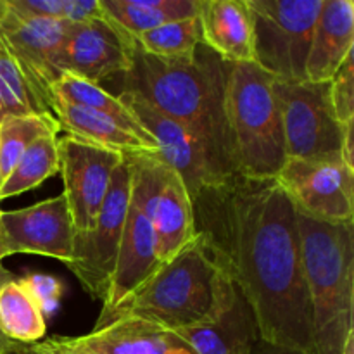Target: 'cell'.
I'll return each instance as SVG.
<instances>
[{
    "label": "cell",
    "mask_w": 354,
    "mask_h": 354,
    "mask_svg": "<svg viewBox=\"0 0 354 354\" xmlns=\"http://www.w3.org/2000/svg\"><path fill=\"white\" fill-rule=\"evenodd\" d=\"M14 279H16V277H14V273H12V272H9V270L3 268V266L0 265V287H2L3 283L10 282V280H14ZM14 344H17V342L9 341V339L3 337V335L0 334V353L6 351V349H9L10 346H14Z\"/></svg>",
    "instance_id": "cell-33"
},
{
    "label": "cell",
    "mask_w": 354,
    "mask_h": 354,
    "mask_svg": "<svg viewBox=\"0 0 354 354\" xmlns=\"http://www.w3.org/2000/svg\"><path fill=\"white\" fill-rule=\"evenodd\" d=\"M104 17L133 40L173 21L196 17L199 0H99Z\"/></svg>",
    "instance_id": "cell-22"
},
{
    "label": "cell",
    "mask_w": 354,
    "mask_h": 354,
    "mask_svg": "<svg viewBox=\"0 0 354 354\" xmlns=\"http://www.w3.org/2000/svg\"><path fill=\"white\" fill-rule=\"evenodd\" d=\"M23 286L30 290L33 299L40 306L44 317L54 313L59 306V299L62 294V286L55 277L45 273H30L24 279H19Z\"/></svg>",
    "instance_id": "cell-30"
},
{
    "label": "cell",
    "mask_w": 354,
    "mask_h": 354,
    "mask_svg": "<svg viewBox=\"0 0 354 354\" xmlns=\"http://www.w3.org/2000/svg\"><path fill=\"white\" fill-rule=\"evenodd\" d=\"M311 308L313 354H342L354 332V225L297 213Z\"/></svg>",
    "instance_id": "cell-3"
},
{
    "label": "cell",
    "mask_w": 354,
    "mask_h": 354,
    "mask_svg": "<svg viewBox=\"0 0 354 354\" xmlns=\"http://www.w3.org/2000/svg\"><path fill=\"white\" fill-rule=\"evenodd\" d=\"M0 354H38L31 344H14Z\"/></svg>",
    "instance_id": "cell-34"
},
{
    "label": "cell",
    "mask_w": 354,
    "mask_h": 354,
    "mask_svg": "<svg viewBox=\"0 0 354 354\" xmlns=\"http://www.w3.org/2000/svg\"><path fill=\"white\" fill-rule=\"evenodd\" d=\"M273 82L254 62L230 64L225 116L235 175L244 178H275L287 161Z\"/></svg>",
    "instance_id": "cell-4"
},
{
    "label": "cell",
    "mask_w": 354,
    "mask_h": 354,
    "mask_svg": "<svg viewBox=\"0 0 354 354\" xmlns=\"http://www.w3.org/2000/svg\"><path fill=\"white\" fill-rule=\"evenodd\" d=\"M133 40L104 17L88 23H69L55 68L59 75H73L99 85L130 69Z\"/></svg>",
    "instance_id": "cell-13"
},
{
    "label": "cell",
    "mask_w": 354,
    "mask_h": 354,
    "mask_svg": "<svg viewBox=\"0 0 354 354\" xmlns=\"http://www.w3.org/2000/svg\"><path fill=\"white\" fill-rule=\"evenodd\" d=\"M287 159L344 161V124L335 118L330 82H273Z\"/></svg>",
    "instance_id": "cell-8"
},
{
    "label": "cell",
    "mask_w": 354,
    "mask_h": 354,
    "mask_svg": "<svg viewBox=\"0 0 354 354\" xmlns=\"http://www.w3.org/2000/svg\"><path fill=\"white\" fill-rule=\"evenodd\" d=\"M133 44L142 54L166 64L190 62L199 45L203 44L199 19L196 16L166 23L154 30L137 35Z\"/></svg>",
    "instance_id": "cell-25"
},
{
    "label": "cell",
    "mask_w": 354,
    "mask_h": 354,
    "mask_svg": "<svg viewBox=\"0 0 354 354\" xmlns=\"http://www.w3.org/2000/svg\"><path fill=\"white\" fill-rule=\"evenodd\" d=\"M218 268L203 235L162 265L154 277L121 308L114 320L135 317L169 330H183L206 320L216 299ZM113 320V322H114Z\"/></svg>",
    "instance_id": "cell-5"
},
{
    "label": "cell",
    "mask_w": 354,
    "mask_h": 354,
    "mask_svg": "<svg viewBox=\"0 0 354 354\" xmlns=\"http://www.w3.org/2000/svg\"><path fill=\"white\" fill-rule=\"evenodd\" d=\"M275 180L296 213L334 225L354 220V169L344 161L287 159Z\"/></svg>",
    "instance_id": "cell-10"
},
{
    "label": "cell",
    "mask_w": 354,
    "mask_h": 354,
    "mask_svg": "<svg viewBox=\"0 0 354 354\" xmlns=\"http://www.w3.org/2000/svg\"><path fill=\"white\" fill-rule=\"evenodd\" d=\"M59 138L41 137L30 145L0 185V201L37 189L59 173Z\"/></svg>",
    "instance_id": "cell-26"
},
{
    "label": "cell",
    "mask_w": 354,
    "mask_h": 354,
    "mask_svg": "<svg viewBox=\"0 0 354 354\" xmlns=\"http://www.w3.org/2000/svg\"><path fill=\"white\" fill-rule=\"evenodd\" d=\"M52 97L75 104V106L86 107V109H92L95 113L111 118L116 123L123 124L124 128L133 131L138 138H142L145 144H149L158 152V145H156L154 138L144 130V127L138 123V120L131 114V111L118 99V95H113L97 83L86 82V80L73 75H61L57 82L52 85Z\"/></svg>",
    "instance_id": "cell-23"
},
{
    "label": "cell",
    "mask_w": 354,
    "mask_h": 354,
    "mask_svg": "<svg viewBox=\"0 0 354 354\" xmlns=\"http://www.w3.org/2000/svg\"><path fill=\"white\" fill-rule=\"evenodd\" d=\"M130 189L131 166L128 156H123V161L114 169L95 225L86 234L75 235L73 258L66 266L93 299L104 301L109 290L130 206Z\"/></svg>",
    "instance_id": "cell-9"
},
{
    "label": "cell",
    "mask_w": 354,
    "mask_h": 354,
    "mask_svg": "<svg viewBox=\"0 0 354 354\" xmlns=\"http://www.w3.org/2000/svg\"><path fill=\"white\" fill-rule=\"evenodd\" d=\"M178 335L196 354H252L261 339L251 304L220 268L213 311L206 320L178 330Z\"/></svg>",
    "instance_id": "cell-14"
},
{
    "label": "cell",
    "mask_w": 354,
    "mask_h": 354,
    "mask_svg": "<svg viewBox=\"0 0 354 354\" xmlns=\"http://www.w3.org/2000/svg\"><path fill=\"white\" fill-rule=\"evenodd\" d=\"M342 354H354V332L348 335L346 339V346H344V353Z\"/></svg>",
    "instance_id": "cell-36"
},
{
    "label": "cell",
    "mask_w": 354,
    "mask_h": 354,
    "mask_svg": "<svg viewBox=\"0 0 354 354\" xmlns=\"http://www.w3.org/2000/svg\"><path fill=\"white\" fill-rule=\"evenodd\" d=\"M61 131L54 116H6L0 123V173L7 178L21 156L33 142L41 137H57Z\"/></svg>",
    "instance_id": "cell-27"
},
{
    "label": "cell",
    "mask_w": 354,
    "mask_h": 354,
    "mask_svg": "<svg viewBox=\"0 0 354 354\" xmlns=\"http://www.w3.org/2000/svg\"><path fill=\"white\" fill-rule=\"evenodd\" d=\"M130 199L147 213L161 265L171 261L197 237L194 204L178 173L156 152L130 154Z\"/></svg>",
    "instance_id": "cell-7"
},
{
    "label": "cell",
    "mask_w": 354,
    "mask_h": 354,
    "mask_svg": "<svg viewBox=\"0 0 354 354\" xmlns=\"http://www.w3.org/2000/svg\"><path fill=\"white\" fill-rule=\"evenodd\" d=\"M7 251L38 254L68 265L73 258L75 225L64 194L16 211H2Z\"/></svg>",
    "instance_id": "cell-16"
},
{
    "label": "cell",
    "mask_w": 354,
    "mask_h": 354,
    "mask_svg": "<svg viewBox=\"0 0 354 354\" xmlns=\"http://www.w3.org/2000/svg\"><path fill=\"white\" fill-rule=\"evenodd\" d=\"M7 14V0H0V24H2L3 16Z\"/></svg>",
    "instance_id": "cell-37"
},
{
    "label": "cell",
    "mask_w": 354,
    "mask_h": 354,
    "mask_svg": "<svg viewBox=\"0 0 354 354\" xmlns=\"http://www.w3.org/2000/svg\"><path fill=\"white\" fill-rule=\"evenodd\" d=\"M52 113H54V118L57 120L61 130L66 131L68 137L120 152L123 156L156 152L151 145L145 144L133 131L92 109L75 106V104H69L62 99H54Z\"/></svg>",
    "instance_id": "cell-21"
},
{
    "label": "cell",
    "mask_w": 354,
    "mask_h": 354,
    "mask_svg": "<svg viewBox=\"0 0 354 354\" xmlns=\"http://www.w3.org/2000/svg\"><path fill=\"white\" fill-rule=\"evenodd\" d=\"M161 266L151 220L147 213L130 199L113 279L93 328L111 324L118 311L158 273Z\"/></svg>",
    "instance_id": "cell-15"
},
{
    "label": "cell",
    "mask_w": 354,
    "mask_h": 354,
    "mask_svg": "<svg viewBox=\"0 0 354 354\" xmlns=\"http://www.w3.org/2000/svg\"><path fill=\"white\" fill-rule=\"evenodd\" d=\"M254 64L275 82L306 80V59L324 0H248Z\"/></svg>",
    "instance_id": "cell-6"
},
{
    "label": "cell",
    "mask_w": 354,
    "mask_h": 354,
    "mask_svg": "<svg viewBox=\"0 0 354 354\" xmlns=\"http://www.w3.org/2000/svg\"><path fill=\"white\" fill-rule=\"evenodd\" d=\"M252 354H308V353L299 351V349H290V348H283V346L270 344V342H265L259 339V342L256 344Z\"/></svg>",
    "instance_id": "cell-32"
},
{
    "label": "cell",
    "mask_w": 354,
    "mask_h": 354,
    "mask_svg": "<svg viewBox=\"0 0 354 354\" xmlns=\"http://www.w3.org/2000/svg\"><path fill=\"white\" fill-rule=\"evenodd\" d=\"M204 47L228 64L254 62V28L248 0H199Z\"/></svg>",
    "instance_id": "cell-19"
},
{
    "label": "cell",
    "mask_w": 354,
    "mask_h": 354,
    "mask_svg": "<svg viewBox=\"0 0 354 354\" xmlns=\"http://www.w3.org/2000/svg\"><path fill=\"white\" fill-rule=\"evenodd\" d=\"M228 73L230 64L203 44L192 61L180 64L156 61L133 44L130 69L121 75V90L140 93L189 131L213 185L235 175L225 116Z\"/></svg>",
    "instance_id": "cell-2"
},
{
    "label": "cell",
    "mask_w": 354,
    "mask_h": 354,
    "mask_svg": "<svg viewBox=\"0 0 354 354\" xmlns=\"http://www.w3.org/2000/svg\"><path fill=\"white\" fill-rule=\"evenodd\" d=\"M118 99L131 111L144 130L154 138L158 156L178 173L189 190L190 199H196L204 187L213 185L196 142L182 124L161 113L137 92L121 90Z\"/></svg>",
    "instance_id": "cell-17"
},
{
    "label": "cell",
    "mask_w": 354,
    "mask_h": 354,
    "mask_svg": "<svg viewBox=\"0 0 354 354\" xmlns=\"http://www.w3.org/2000/svg\"><path fill=\"white\" fill-rule=\"evenodd\" d=\"M0 185H2V173H0Z\"/></svg>",
    "instance_id": "cell-39"
},
{
    "label": "cell",
    "mask_w": 354,
    "mask_h": 354,
    "mask_svg": "<svg viewBox=\"0 0 354 354\" xmlns=\"http://www.w3.org/2000/svg\"><path fill=\"white\" fill-rule=\"evenodd\" d=\"M68 28L66 21L21 16L9 6L0 24V40L16 61L45 116H54L52 85L61 76L55 68V57Z\"/></svg>",
    "instance_id": "cell-11"
},
{
    "label": "cell",
    "mask_w": 354,
    "mask_h": 354,
    "mask_svg": "<svg viewBox=\"0 0 354 354\" xmlns=\"http://www.w3.org/2000/svg\"><path fill=\"white\" fill-rule=\"evenodd\" d=\"M330 102L339 123L354 121V52L330 80Z\"/></svg>",
    "instance_id": "cell-29"
},
{
    "label": "cell",
    "mask_w": 354,
    "mask_h": 354,
    "mask_svg": "<svg viewBox=\"0 0 354 354\" xmlns=\"http://www.w3.org/2000/svg\"><path fill=\"white\" fill-rule=\"evenodd\" d=\"M33 349L38 354H86V353H80V351H73V349L64 348V346L59 344L54 337L48 339L45 342H37V344H31Z\"/></svg>",
    "instance_id": "cell-31"
},
{
    "label": "cell",
    "mask_w": 354,
    "mask_h": 354,
    "mask_svg": "<svg viewBox=\"0 0 354 354\" xmlns=\"http://www.w3.org/2000/svg\"><path fill=\"white\" fill-rule=\"evenodd\" d=\"M3 118H6V109H3V102L2 99H0V123H2Z\"/></svg>",
    "instance_id": "cell-38"
},
{
    "label": "cell",
    "mask_w": 354,
    "mask_h": 354,
    "mask_svg": "<svg viewBox=\"0 0 354 354\" xmlns=\"http://www.w3.org/2000/svg\"><path fill=\"white\" fill-rule=\"evenodd\" d=\"M192 204L197 234L251 304L261 341L313 354L297 213L279 182L234 175Z\"/></svg>",
    "instance_id": "cell-1"
},
{
    "label": "cell",
    "mask_w": 354,
    "mask_h": 354,
    "mask_svg": "<svg viewBox=\"0 0 354 354\" xmlns=\"http://www.w3.org/2000/svg\"><path fill=\"white\" fill-rule=\"evenodd\" d=\"M9 256V251H7V242H6V234H3V225H2V211H0V261L3 258ZM2 265V263H0Z\"/></svg>",
    "instance_id": "cell-35"
},
{
    "label": "cell",
    "mask_w": 354,
    "mask_h": 354,
    "mask_svg": "<svg viewBox=\"0 0 354 354\" xmlns=\"http://www.w3.org/2000/svg\"><path fill=\"white\" fill-rule=\"evenodd\" d=\"M0 99L3 102L6 116H28V114L45 116L38 107L23 73L17 68L16 61L3 47L2 40H0Z\"/></svg>",
    "instance_id": "cell-28"
},
{
    "label": "cell",
    "mask_w": 354,
    "mask_h": 354,
    "mask_svg": "<svg viewBox=\"0 0 354 354\" xmlns=\"http://www.w3.org/2000/svg\"><path fill=\"white\" fill-rule=\"evenodd\" d=\"M59 173L76 234H86L95 225L109 192L114 169L123 154L66 135L59 138Z\"/></svg>",
    "instance_id": "cell-12"
},
{
    "label": "cell",
    "mask_w": 354,
    "mask_h": 354,
    "mask_svg": "<svg viewBox=\"0 0 354 354\" xmlns=\"http://www.w3.org/2000/svg\"><path fill=\"white\" fill-rule=\"evenodd\" d=\"M47 332L40 306L19 279L0 287V334L17 344H37Z\"/></svg>",
    "instance_id": "cell-24"
},
{
    "label": "cell",
    "mask_w": 354,
    "mask_h": 354,
    "mask_svg": "<svg viewBox=\"0 0 354 354\" xmlns=\"http://www.w3.org/2000/svg\"><path fill=\"white\" fill-rule=\"evenodd\" d=\"M354 52V2L324 0L306 59V80L328 83Z\"/></svg>",
    "instance_id": "cell-20"
},
{
    "label": "cell",
    "mask_w": 354,
    "mask_h": 354,
    "mask_svg": "<svg viewBox=\"0 0 354 354\" xmlns=\"http://www.w3.org/2000/svg\"><path fill=\"white\" fill-rule=\"evenodd\" d=\"M54 339L86 354H196L178 332L135 317H121L80 337Z\"/></svg>",
    "instance_id": "cell-18"
}]
</instances>
